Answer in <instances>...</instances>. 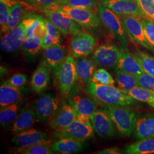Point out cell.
<instances>
[{
  "label": "cell",
  "instance_id": "40",
  "mask_svg": "<svg viewBox=\"0 0 154 154\" xmlns=\"http://www.w3.org/2000/svg\"><path fill=\"white\" fill-rule=\"evenodd\" d=\"M138 86L152 92L154 91V76L144 72L137 75Z\"/></svg>",
  "mask_w": 154,
  "mask_h": 154
},
{
  "label": "cell",
  "instance_id": "1",
  "mask_svg": "<svg viewBox=\"0 0 154 154\" xmlns=\"http://www.w3.org/2000/svg\"><path fill=\"white\" fill-rule=\"evenodd\" d=\"M86 90L98 104L104 107H128L135 103V99L113 85H100L90 82Z\"/></svg>",
  "mask_w": 154,
  "mask_h": 154
},
{
  "label": "cell",
  "instance_id": "29",
  "mask_svg": "<svg viewBox=\"0 0 154 154\" xmlns=\"http://www.w3.org/2000/svg\"><path fill=\"white\" fill-rule=\"evenodd\" d=\"M22 102L1 108L0 111V122L1 126L5 128L16 119L17 116L21 112Z\"/></svg>",
  "mask_w": 154,
  "mask_h": 154
},
{
  "label": "cell",
  "instance_id": "8",
  "mask_svg": "<svg viewBox=\"0 0 154 154\" xmlns=\"http://www.w3.org/2000/svg\"><path fill=\"white\" fill-rule=\"evenodd\" d=\"M121 51L116 45L107 43L98 46L94 50L91 58L100 67L110 69L116 67L119 61Z\"/></svg>",
  "mask_w": 154,
  "mask_h": 154
},
{
  "label": "cell",
  "instance_id": "12",
  "mask_svg": "<svg viewBox=\"0 0 154 154\" xmlns=\"http://www.w3.org/2000/svg\"><path fill=\"white\" fill-rule=\"evenodd\" d=\"M99 4L119 16H132L145 18L135 0H99Z\"/></svg>",
  "mask_w": 154,
  "mask_h": 154
},
{
  "label": "cell",
  "instance_id": "13",
  "mask_svg": "<svg viewBox=\"0 0 154 154\" xmlns=\"http://www.w3.org/2000/svg\"><path fill=\"white\" fill-rule=\"evenodd\" d=\"M11 142L17 149H25L37 144L50 143L51 141L46 133L30 128L14 134Z\"/></svg>",
  "mask_w": 154,
  "mask_h": 154
},
{
  "label": "cell",
  "instance_id": "36",
  "mask_svg": "<svg viewBox=\"0 0 154 154\" xmlns=\"http://www.w3.org/2000/svg\"><path fill=\"white\" fill-rule=\"evenodd\" d=\"M91 82L100 85L113 86H114L116 83L115 80L113 79L110 73L105 68L102 67L97 69L94 72Z\"/></svg>",
  "mask_w": 154,
  "mask_h": 154
},
{
  "label": "cell",
  "instance_id": "45",
  "mask_svg": "<svg viewBox=\"0 0 154 154\" xmlns=\"http://www.w3.org/2000/svg\"><path fill=\"white\" fill-rule=\"evenodd\" d=\"M153 97H154V91L153 92Z\"/></svg>",
  "mask_w": 154,
  "mask_h": 154
},
{
  "label": "cell",
  "instance_id": "26",
  "mask_svg": "<svg viewBox=\"0 0 154 154\" xmlns=\"http://www.w3.org/2000/svg\"><path fill=\"white\" fill-rule=\"evenodd\" d=\"M43 39L33 36L25 39L22 45V50L27 61H35L41 52L42 48Z\"/></svg>",
  "mask_w": 154,
  "mask_h": 154
},
{
  "label": "cell",
  "instance_id": "18",
  "mask_svg": "<svg viewBox=\"0 0 154 154\" xmlns=\"http://www.w3.org/2000/svg\"><path fill=\"white\" fill-rule=\"evenodd\" d=\"M44 50L41 63L46 66L54 74L62 62L66 60V50L59 45L51 46Z\"/></svg>",
  "mask_w": 154,
  "mask_h": 154
},
{
  "label": "cell",
  "instance_id": "43",
  "mask_svg": "<svg viewBox=\"0 0 154 154\" xmlns=\"http://www.w3.org/2000/svg\"><path fill=\"white\" fill-rule=\"evenodd\" d=\"M5 82L12 86L21 88L28 82V77L22 73H17L11 76Z\"/></svg>",
  "mask_w": 154,
  "mask_h": 154
},
{
  "label": "cell",
  "instance_id": "32",
  "mask_svg": "<svg viewBox=\"0 0 154 154\" xmlns=\"http://www.w3.org/2000/svg\"><path fill=\"white\" fill-rule=\"evenodd\" d=\"M18 1L17 0H0V25L1 33H7L8 19L11 8Z\"/></svg>",
  "mask_w": 154,
  "mask_h": 154
},
{
  "label": "cell",
  "instance_id": "42",
  "mask_svg": "<svg viewBox=\"0 0 154 154\" xmlns=\"http://www.w3.org/2000/svg\"><path fill=\"white\" fill-rule=\"evenodd\" d=\"M143 25L146 38L149 44L154 49V22L146 19H140Z\"/></svg>",
  "mask_w": 154,
  "mask_h": 154
},
{
  "label": "cell",
  "instance_id": "31",
  "mask_svg": "<svg viewBox=\"0 0 154 154\" xmlns=\"http://www.w3.org/2000/svg\"><path fill=\"white\" fill-rule=\"evenodd\" d=\"M116 79L119 88L125 93L138 86L137 75L119 70H116Z\"/></svg>",
  "mask_w": 154,
  "mask_h": 154
},
{
  "label": "cell",
  "instance_id": "41",
  "mask_svg": "<svg viewBox=\"0 0 154 154\" xmlns=\"http://www.w3.org/2000/svg\"><path fill=\"white\" fill-rule=\"evenodd\" d=\"M29 5L33 6L39 9L49 8L59 5L62 0H21Z\"/></svg>",
  "mask_w": 154,
  "mask_h": 154
},
{
  "label": "cell",
  "instance_id": "28",
  "mask_svg": "<svg viewBox=\"0 0 154 154\" xmlns=\"http://www.w3.org/2000/svg\"><path fill=\"white\" fill-rule=\"evenodd\" d=\"M123 152L128 154H154V138L140 139L127 146Z\"/></svg>",
  "mask_w": 154,
  "mask_h": 154
},
{
  "label": "cell",
  "instance_id": "14",
  "mask_svg": "<svg viewBox=\"0 0 154 154\" xmlns=\"http://www.w3.org/2000/svg\"><path fill=\"white\" fill-rule=\"evenodd\" d=\"M94 131L101 138L113 137L116 133V127L110 116L103 109L95 111L90 118Z\"/></svg>",
  "mask_w": 154,
  "mask_h": 154
},
{
  "label": "cell",
  "instance_id": "19",
  "mask_svg": "<svg viewBox=\"0 0 154 154\" xmlns=\"http://www.w3.org/2000/svg\"><path fill=\"white\" fill-rule=\"evenodd\" d=\"M133 132L135 137L139 140L154 138V114L136 116Z\"/></svg>",
  "mask_w": 154,
  "mask_h": 154
},
{
  "label": "cell",
  "instance_id": "15",
  "mask_svg": "<svg viewBox=\"0 0 154 154\" xmlns=\"http://www.w3.org/2000/svg\"><path fill=\"white\" fill-rule=\"evenodd\" d=\"M24 26L26 39L37 36L44 39L47 33L45 18L34 12L26 13L21 21Z\"/></svg>",
  "mask_w": 154,
  "mask_h": 154
},
{
  "label": "cell",
  "instance_id": "20",
  "mask_svg": "<svg viewBox=\"0 0 154 154\" xmlns=\"http://www.w3.org/2000/svg\"><path fill=\"white\" fill-rule=\"evenodd\" d=\"M23 88L16 87L4 82L0 86L1 109L22 100L25 91Z\"/></svg>",
  "mask_w": 154,
  "mask_h": 154
},
{
  "label": "cell",
  "instance_id": "9",
  "mask_svg": "<svg viewBox=\"0 0 154 154\" xmlns=\"http://www.w3.org/2000/svg\"><path fill=\"white\" fill-rule=\"evenodd\" d=\"M38 120L46 122L51 119L58 109V102L51 93L42 94L32 104Z\"/></svg>",
  "mask_w": 154,
  "mask_h": 154
},
{
  "label": "cell",
  "instance_id": "25",
  "mask_svg": "<svg viewBox=\"0 0 154 154\" xmlns=\"http://www.w3.org/2000/svg\"><path fill=\"white\" fill-rule=\"evenodd\" d=\"M49 71L41 63L36 69L31 79V86L34 91L40 93L48 88L50 81Z\"/></svg>",
  "mask_w": 154,
  "mask_h": 154
},
{
  "label": "cell",
  "instance_id": "34",
  "mask_svg": "<svg viewBox=\"0 0 154 154\" xmlns=\"http://www.w3.org/2000/svg\"><path fill=\"white\" fill-rule=\"evenodd\" d=\"M126 94L132 97L133 99L146 103L154 108L153 92L142 87L137 86L128 91Z\"/></svg>",
  "mask_w": 154,
  "mask_h": 154
},
{
  "label": "cell",
  "instance_id": "44",
  "mask_svg": "<svg viewBox=\"0 0 154 154\" xmlns=\"http://www.w3.org/2000/svg\"><path fill=\"white\" fill-rule=\"evenodd\" d=\"M122 151L116 147H112L110 148L103 149L95 152L94 154H121Z\"/></svg>",
  "mask_w": 154,
  "mask_h": 154
},
{
  "label": "cell",
  "instance_id": "27",
  "mask_svg": "<svg viewBox=\"0 0 154 154\" xmlns=\"http://www.w3.org/2000/svg\"><path fill=\"white\" fill-rule=\"evenodd\" d=\"M52 149L58 153L68 154L77 153L82 150L83 144L81 141L62 138L51 144Z\"/></svg>",
  "mask_w": 154,
  "mask_h": 154
},
{
  "label": "cell",
  "instance_id": "17",
  "mask_svg": "<svg viewBox=\"0 0 154 154\" xmlns=\"http://www.w3.org/2000/svg\"><path fill=\"white\" fill-rule=\"evenodd\" d=\"M69 103L75 111L77 118H91L97 110V103L88 97L73 94L69 99Z\"/></svg>",
  "mask_w": 154,
  "mask_h": 154
},
{
  "label": "cell",
  "instance_id": "30",
  "mask_svg": "<svg viewBox=\"0 0 154 154\" xmlns=\"http://www.w3.org/2000/svg\"><path fill=\"white\" fill-rule=\"evenodd\" d=\"M45 22L47 28V33L42 41L43 50L46 49L51 46L61 45L60 31L49 19L45 18Z\"/></svg>",
  "mask_w": 154,
  "mask_h": 154
},
{
  "label": "cell",
  "instance_id": "22",
  "mask_svg": "<svg viewBox=\"0 0 154 154\" xmlns=\"http://www.w3.org/2000/svg\"><path fill=\"white\" fill-rule=\"evenodd\" d=\"M116 70L126 72L135 75L144 72L143 68L136 55L126 50L121 51L120 58L116 66Z\"/></svg>",
  "mask_w": 154,
  "mask_h": 154
},
{
  "label": "cell",
  "instance_id": "6",
  "mask_svg": "<svg viewBox=\"0 0 154 154\" xmlns=\"http://www.w3.org/2000/svg\"><path fill=\"white\" fill-rule=\"evenodd\" d=\"M62 34L75 35L81 32V26L65 13L54 7L40 9Z\"/></svg>",
  "mask_w": 154,
  "mask_h": 154
},
{
  "label": "cell",
  "instance_id": "38",
  "mask_svg": "<svg viewBox=\"0 0 154 154\" xmlns=\"http://www.w3.org/2000/svg\"><path fill=\"white\" fill-rule=\"evenodd\" d=\"M135 55L138 57L144 72L154 76V57L142 51H138Z\"/></svg>",
  "mask_w": 154,
  "mask_h": 154
},
{
  "label": "cell",
  "instance_id": "24",
  "mask_svg": "<svg viewBox=\"0 0 154 154\" xmlns=\"http://www.w3.org/2000/svg\"><path fill=\"white\" fill-rule=\"evenodd\" d=\"M97 66L91 58H79L76 61L77 80L82 84L88 85L97 70Z\"/></svg>",
  "mask_w": 154,
  "mask_h": 154
},
{
  "label": "cell",
  "instance_id": "33",
  "mask_svg": "<svg viewBox=\"0 0 154 154\" xmlns=\"http://www.w3.org/2000/svg\"><path fill=\"white\" fill-rule=\"evenodd\" d=\"M99 5L100 4L97 0H62L58 6H67L85 9L98 15Z\"/></svg>",
  "mask_w": 154,
  "mask_h": 154
},
{
  "label": "cell",
  "instance_id": "10",
  "mask_svg": "<svg viewBox=\"0 0 154 154\" xmlns=\"http://www.w3.org/2000/svg\"><path fill=\"white\" fill-rule=\"evenodd\" d=\"M127 35L134 42L147 49L154 51L146 38L143 25L140 18L132 16H120Z\"/></svg>",
  "mask_w": 154,
  "mask_h": 154
},
{
  "label": "cell",
  "instance_id": "37",
  "mask_svg": "<svg viewBox=\"0 0 154 154\" xmlns=\"http://www.w3.org/2000/svg\"><path fill=\"white\" fill-rule=\"evenodd\" d=\"M17 152L22 154H51L53 150L50 143H41L25 149H18Z\"/></svg>",
  "mask_w": 154,
  "mask_h": 154
},
{
  "label": "cell",
  "instance_id": "21",
  "mask_svg": "<svg viewBox=\"0 0 154 154\" xmlns=\"http://www.w3.org/2000/svg\"><path fill=\"white\" fill-rule=\"evenodd\" d=\"M77 118V114L72 106L69 103L65 104L51 118L50 126L54 130L62 128L71 124Z\"/></svg>",
  "mask_w": 154,
  "mask_h": 154
},
{
  "label": "cell",
  "instance_id": "11",
  "mask_svg": "<svg viewBox=\"0 0 154 154\" xmlns=\"http://www.w3.org/2000/svg\"><path fill=\"white\" fill-rule=\"evenodd\" d=\"M96 44V39L92 35L79 32L74 35L71 40L72 56L75 58L86 57L93 52Z\"/></svg>",
  "mask_w": 154,
  "mask_h": 154
},
{
  "label": "cell",
  "instance_id": "2",
  "mask_svg": "<svg viewBox=\"0 0 154 154\" xmlns=\"http://www.w3.org/2000/svg\"><path fill=\"white\" fill-rule=\"evenodd\" d=\"M98 16L104 25L118 39L123 50H128L127 34L119 16L103 6L99 5Z\"/></svg>",
  "mask_w": 154,
  "mask_h": 154
},
{
  "label": "cell",
  "instance_id": "7",
  "mask_svg": "<svg viewBox=\"0 0 154 154\" xmlns=\"http://www.w3.org/2000/svg\"><path fill=\"white\" fill-rule=\"evenodd\" d=\"M54 7L58 11L65 13L83 28L94 29L99 27L102 23L98 15L88 10L67 6Z\"/></svg>",
  "mask_w": 154,
  "mask_h": 154
},
{
  "label": "cell",
  "instance_id": "5",
  "mask_svg": "<svg viewBox=\"0 0 154 154\" xmlns=\"http://www.w3.org/2000/svg\"><path fill=\"white\" fill-rule=\"evenodd\" d=\"M94 131L91 122H85L77 119L67 126L55 130L54 135L58 139L67 138L83 142L92 138Z\"/></svg>",
  "mask_w": 154,
  "mask_h": 154
},
{
  "label": "cell",
  "instance_id": "39",
  "mask_svg": "<svg viewBox=\"0 0 154 154\" xmlns=\"http://www.w3.org/2000/svg\"><path fill=\"white\" fill-rule=\"evenodd\" d=\"M145 18L154 22V0H135Z\"/></svg>",
  "mask_w": 154,
  "mask_h": 154
},
{
  "label": "cell",
  "instance_id": "16",
  "mask_svg": "<svg viewBox=\"0 0 154 154\" xmlns=\"http://www.w3.org/2000/svg\"><path fill=\"white\" fill-rule=\"evenodd\" d=\"M26 39L24 26L21 22L1 37L0 48L5 52H14L22 48Z\"/></svg>",
  "mask_w": 154,
  "mask_h": 154
},
{
  "label": "cell",
  "instance_id": "23",
  "mask_svg": "<svg viewBox=\"0 0 154 154\" xmlns=\"http://www.w3.org/2000/svg\"><path fill=\"white\" fill-rule=\"evenodd\" d=\"M38 120L33 107H27L21 111L16 119L12 123L11 131L16 134L30 129Z\"/></svg>",
  "mask_w": 154,
  "mask_h": 154
},
{
  "label": "cell",
  "instance_id": "3",
  "mask_svg": "<svg viewBox=\"0 0 154 154\" xmlns=\"http://www.w3.org/2000/svg\"><path fill=\"white\" fill-rule=\"evenodd\" d=\"M102 109L110 116L116 129L122 135L128 137L131 135L136 117L132 110L122 106L104 107Z\"/></svg>",
  "mask_w": 154,
  "mask_h": 154
},
{
  "label": "cell",
  "instance_id": "35",
  "mask_svg": "<svg viewBox=\"0 0 154 154\" xmlns=\"http://www.w3.org/2000/svg\"><path fill=\"white\" fill-rule=\"evenodd\" d=\"M25 14L24 8L18 1L15 5L13 6L10 12L7 26V33L21 22Z\"/></svg>",
  "mask_w": 154,
  "mask_h": 154
},
{
  "label": "cell",
  "instance_id": "4",
  "mask_svg": "<svg viewBox=\"0 0 154 154\" xmlns=\"http://www.w3.org/2000/svg\"><path fill=\"white\" fill-rule=\"evenodd\" d=\"M54 75L61 93L65 95H69L77 80L76 61L74 57L67 56Z\"/></svg>",
  "mask_w": 154,
  "mask_h": 154
}]
</instances>
